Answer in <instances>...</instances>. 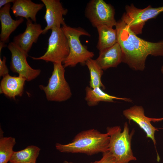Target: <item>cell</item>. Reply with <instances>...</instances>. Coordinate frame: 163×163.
Wrapping results in <instances>:
<instances>
[{
    "instance_id": "cell-5",
    "label": "cell",
    "mask_w": 163,
    "mask_h": 163,
    "mask_svg": "<svg viewBox=\"0 0 163 163\" xmlns=\"http://www.w3.org/2000/svg\"><path fill=\"white\" fill-rule=\"evenodd\" d=\"M51 30L45 53L40 57H30L34 60H43L46 62L63 63L69 52L67 38L61 27H54Z\"/></svg>"
},
{
    "instance_id": "cell-24",
    "label": "cell",
    "mask_w": 163,
    "mask_h": 163,
    "mask_svg": "<svg viewBox=\"0 0 163 163\" xmlns=\"http://www.w3.org/2000/svg\"><path fill=\"white\" fill-rule=\"evenodd\" d=\"M6 57L4 56L2 59L0 57V76L3 77L8 74L9 71L6 64Z\"/></svg>"
},
{
    "instance_id": "cell-28",
    "label": "cell",
    "mask_w": 163,
    "mask_h": 163,
    "mask_svg": "<svg viewBox=\"0 0 163 163\" xmlns=\"http://www.w3.org/2000/svg\"><path fill=\"white\" fill-rule=\"evenodd\" d=\"M63 163H74L73 162H71V161H63Z\"/></svg>"
},
{
    "instance_id": "cell-22",
    "label": "cell",
    "mask_w": 163,
    "mask_h": 163,
    "mask_svg": "<svg viewBox=\"0 0 163 163\" xmlns=\"http://www.w3.org/2000/svg\"><path fill=\"white\" fill-rule=\"evenodd\" d=\"M1 133L0 138V163L9 161L14 152L13 148L16 143L15 139L11 136L4 137Z\"/></svg>"
},
{
    "instance_id": "cell-3",
    "label": "cell",
    "mask_w": 163,
    "mask_h": 163,
    "mask_svg": "<svg viewBox=\"0 0 163 163\" xmlns=\"http://www.w3.org/2000/svg\"><path fill=\"white\" fill-rule=\"evenodd\" d=\"M61 27L67 38L69 47V54L62 63L64 67H75L78 63L85 64L94 56V53L82 44L79 38L81 36H90V34L80 27H72L66 24Z\"/></svg>"
},
{
    "instance_id": "cell-14",
    "label": "cell",
    "mask_w": 163,
    "mask_h": 163,
    "mask_svg": "<svg viewBox=\"0 0 163 163\" xmlns=\"http://www.w3.org/2000/svg\"><path fill=\"white\" fill-rule=\"evenodd\" d=\"M11 3L8 4L0 9V21L1 24L0 41L5 43L9 41L11 34L24 21L22 18L17 20L13 19L10 13Z\"/></svg>"
},
{
    "instance_id": "cell-26",
    "label": "cell",
    "mask_w": 163,
    "mask_h": 163,
    "mask_svg": "<svg viewBox=\"0 0 163 163\" xmlns=\"http://www.w3.org/2000/svg\"><path fill=\"white\" fill-rule=\"evenodd\" d=\"M149 119L151 121H153V122H158L163 120V117L159 118H149Z\"/></svg>"
},
{
    "instance_id": "cell-8",
    "label": "cell",
    "mask_w": 163,
    "mask_h": 163,
    "mask_svg": "<svg viewBox=\"0 0 163 163\" xmlns=\"http://www.w3.org/2000/svg\"><path fill=\"white\" fill-rule=\"evenodd\" d=\"M116 25L122 30L127 40L145 59L149 55L155 56H163V40L152 42L142 39L132 32L121 19L117 21Z\"/></svg>"
},
{
    "instance_id": "cell-29",
    "label": "cell",
    "mask_w": 163,
    "mask_h": 163,
    "mask_svg": "<svg viewBox=\"0 0 163 163\" xmlns=\"http://www.w3.org/2000/svg\"><path fill=\"white\" fill-rule=\"evenodd\" d=\"M161 71L162 73H163V65L161 66Z\"/></svg>"
},
{
    "instance_id": "cell-4",
    "label": "cell",
    "mask_w": 163,
    "mask_h": 163,
    "mask_svg": "<svg viewBox=\"0 0 163 163\" xmlns=\"http://www.w3.org/2000/svg\"><path fill=\"white\" fill-rule=\"evenodd\" d=\"M62 62L53 63V70L46 86H39L43 91L48 101L62 102L72 96L70 86L65 77V69Z\"/></svg>"
},
{
    "instance_id": "cell-13",
    "label": "cell",
    "mask_w": 163,
    "mask_h": 163,
    "mask_svg": "<svg viewBox=\"0 0 163 163\" xmlns=\"http://www.w3.org/2000/svg\"><path fill=\"white\" fill-rule=\"evenodd\" d=\"M43 30L40 24L33 23L31 20L27 19L25 30L15 36L13 42L28 54L33 43L37 42L39 36L42 34Z\"/></svg>"
},
{
    "instance_id": "cell-23",
    "label": "cell",
    "mask_w": 163,
    "mask_h": 163,
    "mask_svg": "<svg viewBox=\"0 0 163 163\" xmlns=\"http://www.w3.org/2000/svg\"><path fill=\"white\" fill-rule=\"evenodd\" d=\"M101 159L90 163H115V158L112 153L107 151L102 153Z\"/></svg>"
},
{
    "instance_id": "cell-15",
    "label": "cell",
    "mask_w": 163,
    "mask_h": 163,
    "mask_svg": "<svg viewBox=\"0 0 163 163\" xmlns=\"http://www.w3.org/2000/svg\"><path fill=\"white\" fill-rule=\"evenodd\" d=\"M26 79L19 75L17 77L8 74L3 77L0 85V93L15 99L16 96H21L23 93Z\"/></svg>"
},
{
    "instance_id": "cell-10",
    "label": "cell",
    "mask_w": 163,
    "mask_h": 163,
    "mask_svg": "<svg viewBox=\"0 0 163 163\" xmlns=\"http://www.w3.org/2000/svg\"><path fill=\"white\" fill-rule=\"evenodd\" d=\"M117 33V43L122 51L123 62L132 69L143 70L146 59L138 52L133 45L127 40L122 30L117 25L115 26Z\"/></svg>"
},
{
    "instance_id": "cell-30",
    "label": "cell",
    "mask_w": 163,
    "mask_h": 163,
    "mask_svg": "<svg viewBox=\"0 0 163 163\" xmlns=\"http://www.w3.org/2000/svg\"><path fill=\"white\" fill-rule=\"evenodd\" d=\"M162 129H163V128H162Z\"/></svg>"
},
{
    "instance_id": "cell-1",
    "label": "cell",
    "mask_w": 163,
    "mask_h": 163,
    "mask_svg": "<svg viewBox=\"0 0 163 163\" xmlns=\"http://www.w3.org/2000/svg\"><path fill=\"white\" fill-rule=\"evenodd\" d=\"M110 137L94 129L83 131L77 134L67 144H56V149L61 152L83 153L92 155L108 151Z\"/></svg>"
},
{
    "instance_id": "cell-20",
    "label": "cell",
    "mask_w": 163,
    "mask_h": 163,
    "mask_svg": "<svg viewBox=\"0 0 163 163\" xmlns=\"http://www.w3.org/2000/svg\"><path fill=\"white\" fill-rule=\"evenodd\" d=\"M40 149L34 145H29L22 150L14 151L10 163H36Z\"/></svg>"
},
{
    "instance_id": "cell-7",
    "label": "cell",
    "mask_w": 163,
    "mask_h": 163,
    "mask_svg": "<svg viewBox=\"0 0 163 163\" xmlns=\"http://www.w3.org/2000/svg\"><path fill=\"white\" fill-rule=\"evenodd\" d=\"M115 10L110 4L103 0H91L87 4L85 15L94 27L105 25L113 27L117 21L114 18Z\"/></svg>"
},
{
    "instance_id": "cell-11",
    "label": "cell",
    "mask_w": 163,
    "mask_h": 163,
    "mask_svg": "<svg viewBox=\"0 0 163 163\" xmlns=\"http://www.w3.org/2000/svg\"><path fill=\"white\" fill-rule=\"evenodd\" d=\"M46 8L44 17L46 26L43 29L42 34H45L48 31L56 27H61L66 24L63 16L66 15L68 9L64 8L59 0H41Z\"/></svg>"
},
{
    "instance_id": "cell-2",
    "label": "cell",
    "mask_w": 163,
    "mask_h": 163,
    "mask_svg": "<svg viewBox=\"0 0 163 163\" xmlns=\"http://www.w3.org/2000/svg\"><path fill=\"white\" fill-rule=\"evenodd\" d=\"M107 133L110 137L108 151L114 157L115 163H129L137 160L131 149V140L135 131L129 133L128 123H124L123 131L119 126L108 127Z\"/></svg>"
},
{
    "instance_id": "cell-25",
    "label": "cell",
    "mask_w": 163,
    "mask_h": 163,
    "mask_svg": "<svg viewBox=\"0 0 163 163\" xmlns=\"http://www.w3.org/2000/svg\"><path fill=\"white\" fill-rule=\"evenodd\" d=\"M14 1V0H0V8L8 4L13 3Z\"/></svg>"
},
{
    "instance_id": "cell-17",
    "label": "cell",
    "mask_w": 163,
    "mask_h": 163,
    "mask_svg": "<svg viewBox=\"0 0 163 163\" xmlns=\"http://www.w3.org/2000/svg\"><path fill=\"white\" fill-rule=\"evenodd\" d=\"M11 8L15 17L30 19L36 23L37 12L44 6L43 3H36L31 0H14Z\"/></svg>"
},
{
    "instance_id": "cell-18",
    "label": "cell",
    "mask_w": 163,
    "mask_h": 163,
    "mask_svg": "<svg viewBox=\"0 0 163 163\" xmlns=\"http://www.w3.org/2000/svg\"><path fill=\"white\" fill-rule=\"evenodd\" d=\"M85 90V99L88 106L90 107L96 106L101 101L113 102L114 100H122L128 102L132 101L129 98L120 97L110 95L104 92L101 88L99 87L92 88L87 86Z\"/></svg>"
},
{
    "instance_id": "cell-19",
    "label": "cell",
    "mask_w": 163,
    "mask_h": 163,
    "mask_svg": "<svg viewBox=\"0 0 163 163\" xmlns=\"http://www.w3.org/2000/svg\"><path fill=\"white\" fill-rule=\"evenodd\" d=\"M96 28L98 34L97 48L99 51L110 47L117 43V33L116 29L105 25Z\"/></svg>"
},
{
    "instance_id": "cell-6",
    "label": "cell",
    "mask_w": 163,
    "mask_h": 163,
    "mask_svg": "<svg viewBox=\"0 0 163 163\" xmlns=\"http://www.w3.org/2000/svg\"><path fill=\"white\" fill-rule=\"evenodd\" d=\"M126 12L121 18L130 30L136 35L142 33L145 23L149 19L156 18L163 12V6L153 8L149 5L143 9L135 7L133 4L125 6Z\"/></svg>"
},
{
    "instance_id": "cell-27",
    "label": "cell",
    "mask_w": 163,
    "mask_h": 163,
    "mask_svg": "<svg viewBox=\"0 0 163 163\" xmlns=\"http://www.w3.org/2000/svg\"><path fill=\"white\" fill-rule=\"evenodd\" d=\"M5 43L2 41H0V54H1V51L2 48L6 46Z\"/></svg>"
},
{
    "instance_id": "cell-12",
    "label": "cell",
    "mask_w": 163,
    "mask_h": 163,
    "mask_svg": "<svg viewBox=\"0 0 163 163\" xmlns=\"http://www.w3.org/2000/svg\"><path fill=\"white\" fill-rule=\"evenodd\" d=\"M123 114L129 121L136 123L145 133L146 137L151 139L155 147V134L158 130L151 124L149 117L145 116L142 107L134 105L124 110Z\"/></svg>"
},
{
    "instance_id": "cell-21",
    "label": "cell",
    "mask_w": 163,
    "mask_h": 163,
    "mask_svg": "<svg viewBox=\"0 0 163 163\" xmlns=\"http://www.w3.org/2000/svg\"><path fill=\"white\" fill-rule=\"evenodd\" d=\"M90 73V87L92 88L100 87L104 89L105 87L101 82V77L103 70L100 67L95 59H88L85 62Z\"/></svg>"
},
{
    "instance_id": "cell-16",
    "label": "cell",
    "mask_w": 163,
    "mask_h": 163,
    "mask_svg": "<svg viewBox=\"0 0 163 163\" xmlns=\"http://www.w3.org/2000/svg\"><path fill=\"white\" fill-rule=\"evenodd\" d=\"M102 70L117 67L122 60L121 49L118 43L112 46L99 51V55L95 59Z\"/></svg>"
},
{
    "instance_id": "cell-9",
    "label": "cell",
    "mask_w": 163,
    "mask_h": 163,
    "mask_svg": "<svg viewBox=\"0 0 163 163\" xmlns=\"http://www.w3.org/2000/svg\"><path fill=\"white\" fill-rule=\"evenodd\" d=\"M7 47L11 54L10 69L12 72L18 73L28 82L35 79L40 75V69H33L28 64L27 60L28 54L13 42L9 43Z\"/></svg>"
}]
</instances>
